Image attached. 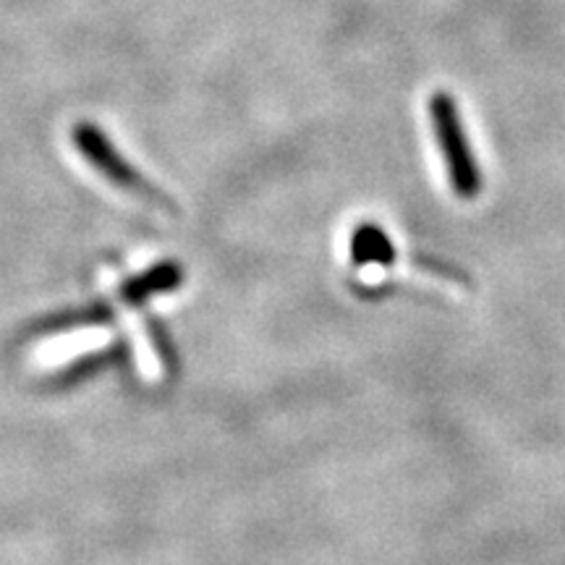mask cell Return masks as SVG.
Masks as SVG:
<instances>
[{
	"instance_id": "1",
	"label": "cell",
	"mask_w": 565,
	"mask_h": 565,
	"mask_svg": "<svg viewBox=\"0 0 565 565\" xmlns=\"http://www.w3.org/2000/svg\"><path fill=\"white\" fill-rule=\"evenodd\" d=\"M429 121H433V131L440 152L445 158V168H448V179L454 192L461 200H475L482 192V173L471 152L469 137H466L463 118L458 113V105L454 95L448 92H435L429 97Z\"/></svg>"
},
{
	"instance_id": "2",
	"label": "cell",
	"mask_w": 565,
	"mask_h": 565,
	"mask_svg": "<svg viewBox=\"0 0 565 565\" xmlns=\"http://www.w3.org/2000/svg\"><path fill=\"white\" fill-rule=\"evenodd\" d=\"M74 145L84 158H87L92 166L97 168V173H103L110 183H116L124 192H131L141 196V200L158 204L162 210H175L171 196H166L154 186L152 181H147L137 168L131 166L129 160L124 158L121 152L113 147V141L105 137V134L97 129L95 124H76L74 129Z\"/></svg>"
},
{
	"instance_id": "3",
	"label": "cell",
	"mask_w": 565,
	"mask_h": 565,
	"mask_svg": "<svg viewBox=\"0 0 565 565\" xmlns=\"http://www.w3.org/2000/svg\"><path fill=\"white\" fill-rule=\"evenodd\" d=\"M183 282V270L179 263H158L150 270L134 275L121 286V299L126 303H131V307H137V303H145L147 299H152V296L158 294H168V291H175Z\"/></svg>"
},
{
	"instance_id": "4",
	"label": "cell",
	"mask_w": 565,
	"mask_h": 565,
	"mask_svg": "<svg viewBox=\"0 0 565 565\" xmlns=\"http://www.w3.org/2000/svg\"><path fill=\"white\" fill-rule=\"evenodd\" d=\"M351 263L353 265H393L395 249L387 233L374 223H362L351 233Z\"/></svg>"
},
{
	"instance_id": "5",
	"label": "cell",
	"mask_w": 565,
	"mask_h": 565,
	"mask_svg": "<svg viewBox=\"0 0 565 565\" xmlns=\"http://www.w3.org/2000/svg\"><path fill=\"white\" fill-rule=\"evenodd\" d=\"M113 322V309L105 303H95V307L74 309V312H58L45 317V320L34 322L30 328V335H55L61 330L84 328V324H108Z\"/></svg>"
},
{
	"instance_id": "6",
	"label": "cell",
	"mask_w": 565,
	"mask_h": 565,
	"mask_svg": "<svg viewBox=\"0 0 565 565\" xmlns=\"http://www.w3.org/2000/svg\"><path fill=\"white\" fill-rule=\"evenodd\" d=\"M124 362V345H110V349H103V351H92V353H84V356L76 359V362H71L66 370H61L55 374L53 385L55 387H71L76 383H82V380L92 377L95 372L100 370H108V366Z\"/></svg>"
}]
</instances>
